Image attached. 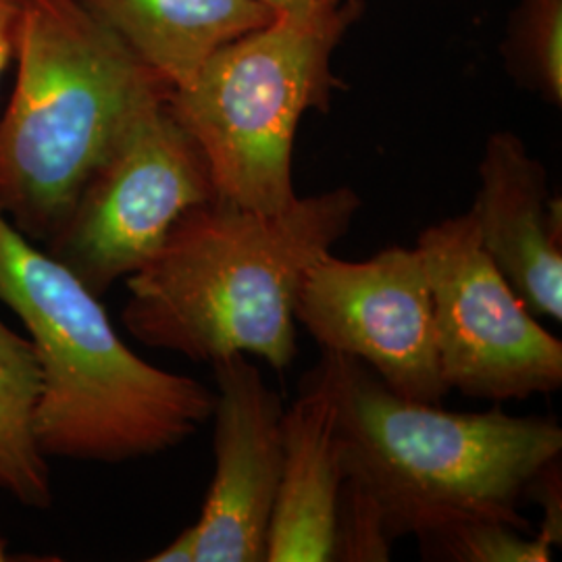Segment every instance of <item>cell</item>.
<instances>
[{"label": "cell", "mask_w": 562, "mask_h": 562, "mask_svg": "<svg viewBox=\"0 0 562 562\" xmlns=\"http://www.w3.org/2000/svg\"><path fill=\"white\" fill-rule=\"evenodd\" d=\"M148 561L153 562H196V538L192 525L186 527L180 536L159 550Z\"/></svg>", "instance_id": "obj_19"}, {"label": "cell", "mask_w": 562, "mask_h": 562, "mask_svg": "<svg viewBox=\"0 0 562 562\" xmlns=\"http://www.w3.org/2000/svg\"><path fill=\"white\" fill-rule=\"evenodd\" d=\"M483 248L533 315L562 322V206L513 132L492 134L471 206Z\"/></svg>", "instance_id": "obj_10"}, {"label": "cell", "mask_w": 562, "mask_h": 562, "mask_svg": "<svg viewBox=\"0 0 562 562\" xmlns=\"http://www.w3.org/2000/svg\"><path fill=\"white\" fill-rule=\"evenodd\" d=\"M41 367L30 338L0 319V490L25 506H53L48 459L36 440Z\"/></svg>", "instance_id": "obj_13"}, {"label": "cell", "mask_w": 562, "mask_h": 562, "mask_svg": "<svg viewBox=\"0 0 562 562\" xmlns=\"http://www.w3.org/2000/svg\"><path fill=\"white\" fill-rule=\"evenodd\" d=\"M18 78L0 117V209L46 241L125 125L171 88L80 0H21Z\"/></svg>", "instance_id": "obj_4"}, {"label": "cell", "mask_w": 562, "mask_h": 562, "mask_svg": "<svg viewBox=\"0 0 562 562\" xmlns=\"http://www.w3.org/2000/svg\"><path fill=\"white\" fill-rule=\"evenodd\" d=\"M215 196L201 148L165 97L125 125L44 241L46 252L102 296L161 250L188 209Z\"/></svg>", "instance_id": "obj_6"}, {"label": "cell", "mask_w": 562, "mask_h": 562, "mask_svg": "<svg viewBox=\"0 0 562 562\" xmlns=\"http://www.w3.org/2000/svg\"><path fill=\"white\" fill-rule=\"evenodd\" d=\"M361 199L334 188L259 213L215 196L188 209L127 278L121 319L150 348L196 362L255 355L285 371L299 355L302 280L350 232Z\"/></svg>", "instance_id": "obj_1"}, {"label": "cell", "mask_w": 562, "mask_h": 562, "mask_svg": "<svg viewBox=\"0 0 562 562\" xmlns=\"http://www.w3.org/2000/svg\"><path fill=\"white\" fill-rule=\"evenodd\" d=\"M20 18L21 0H0V80L13 60Z\"/></svg>", "instance_id": "obj_18"}, {"label": "cell", "mask_w": 562, "mask_h": 562, "mask_svg": "<svg viewBox=\"0 0 562 562\" xmlns=\"http://www.w3.org/2000/svg\"><path fill=\"white\" fill-rule=\"evenodd\" d=\"M11 559L9 557V550H7V542L0 538V562H7Z\"/></svg>", "instance_id": "obj_21"}, {"label": "cell", "mask_w": 562, "mask_h": 562, "mask_svg": "<svg viewBox=\"0 0 562 562\" xmlns=\"http://www.w3.org/2000/svg\"><path fill=\"white\" fill-rule=\"evenodd\" d=\"M215 473L192 525L196 562H261L281 477V396L246 355L213 362Z\"/></svg>", "instance_id": "obj_9"}, {"label": "cell", "mask_w": 562, "mask_h": 562, "mask_svg": "<svg viewBox=\"0 0 562 562\" xmlns=\"http://www.w3.org/2000/svg\"><path fill=\"white\" fill-rule=\"evenodd\" d=\"M338 398L344 475L369 485L394 540L461 521H501L531 533L525 487L562 452L557 419L448 413L404 401L359 359L325 352Z\"/></svg>", "instance_id": "obj_3"}, {"label": "cell", "mask_w": 562, "mask_h": 562, "mask_svg": "<svg viewBox=\"0 0 562 562\" xmlns=\"http://www.w3.org/2000/svg\"><path fill=\"white\" fill-rule=\"evenodd\" d=\"M525 498L540 504L543 521L540 531L554 546L562 542V482L561 457L546 462L525 487Z\"/></svg>", "instance_id": "obj_17"}, {"label": "cell", "mask_w": 562, "mask_h": 562, "mask_svg": "<svg viewBox=\"0 0 562 562\" xmlns=\"http://www.w3.org/2000/svg\"><path fill=\"white\" fill-rule=\"evenodd\" d=\"M171 90L278 13L257 0H80Z\"/></svg>", "instance_id": "obj_12"}, {"label": "cell", "mask_w": 562, "mask_h": 562, "mask_svg": "<svg viewBox=\"0 0 562 562\" xmlns=\"http://www.w3.org/2000/svg\"><path fill=\"white\" fill-rule=\"evenodd\" d=\"M392 543L394 538L378 496L359 477L344 475L336 506L331 561H390Z\"/></svg>", "instance_id": "obj_15"}, {"label": "cell", "mask_w": 562, "mask_h": 562, "mask_svg": "<svg viewBox=\"0 0 562 562\" xmlns=\"http://www.w3.org/2000/svg\"><path fill=\"white\" fill-rule=\"evenodd\" d=\"M257 2L273 9L276 13H294V11H306V9L319 7L331 0H257Z\"/></svg>", "instance_id": "obj_20"}, {"label": "cell", "mask_w": 562, "mask_h": 562, "mask_svg": "<svg viewBox=\"0 0 562 562\" xmlns=\"http://www.w3.org/2000/svg\"><path fill=\"white\" fill-rule=\"evenodd\" d=\"M522 74L554 104L562 102V0H525L517 30Z\"/></svg>", "instance_id": "obj_16"}, {"label": "cell", "mask_w": 562, "mask_h": 562, "mask_svg": "<svg viewBox=\"0 0 562 562\" xmlns=\"http://www.w3.org/2000/svg\"><path fill=\"white\" fill-rule=\"evenodd\" d=\"M415 248L429 283L448 390L490 402L561 390L562 341L490 259L471 209L425 227Z\"/></svg>", "instance_id": "obj_7"}, {"label": "cell", "mask_w": 562, "mask_h": 562, "mask_svg": "<svg viewBox=\"0 0 562 562\" xmlns=\"http://www.w3.org/2000/svg\"><path fill=\"white\" fill-rule=\"evenodd\" d=\"M427 561L548 562L554 543L501 521H461L419 538Z\"/></svg>", "instance_id": "obj_14"}, {"label": "cell", "mask_w": 562, "mask_h": 562, "mask_svg": "<svg viewBox=\"0 0 562 562\" xmlns=\"http://www.w3.org/2000/svg\"><path fill=\"white\" fill-rule=\"evenodd\" d=\"M294 313L325 352L364 362L404 401L440 404L450 392L417 248L392 246L364 261L325 255L308 267Z\"/></svg>", "instance_id": "obj_8"}, {"label": "cell", "mask_w": 562, "mask_h": 562, "mask_svg": "<svg viewBox=\"0 0 562 562\" xmlns=\"http://www.w3.org/2000/svg\"><path fill=\"white\" fill-rule=\"evenodd\" d=\"M0 302L27 329L41 367L36 440L46 459L155 457L213 417L215 394L140 359L101 296L34 246L0 209Z\"/></svg>", "instance_id": "obj_2"}, {"label": "cell", "mask_w": 562, "mask_h": 562, "mask_svg": "<svg viewBox=\"0 0 562 562\" xmlns=\"http://www.w3.org/2000/svg\"><path fill=\"white\" fill-rule=\"evenodd\" d=\"M357 2L278 13L220 48L169 109L201 148L215 194L259 213L299 199L292 180L294 138L308 109H325L338 78L331 57Z\"/></svg>", "instance_id": "obj_5"}, {"label": "cell", "mask_w": 562, "mask_h": 562, "mask_svg": "<svg viewBox=\"0 0 562 562\" xmlns=\"http://www.w3.org/2000/svg\"><path fill=\"white\" fill-rule=\"evenodd\" d=\"M281 450L280 487L265 561H331L344 461L338 398L325 355L302 380L296 402L283 411Z\"/></svg>", "instance_id": "obj_11"}]
</instances>
